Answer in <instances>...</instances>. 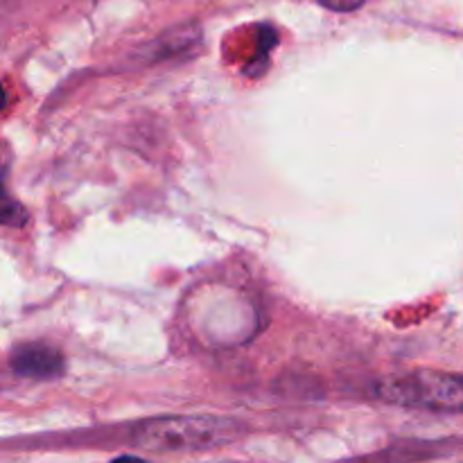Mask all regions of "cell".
I'll return each mask as SVG.
<instances>
[{
    "label": "cell",
    "instance_id": "1",
    "mask_svg": "<svg viewBox=\"0 0 463 463\" xmlns=\"http://www.w3.org/2000/svg\"><path fill=\"white\" fill-rule=\"evenodd\" d=\"M238 420L220 416H172L140 425L134 443L154 452H193L224 446L242 434Z\"/></svg>",
    "mask_w": 463,
    "mask_h": 463
},
{
    "label": "cell",
    "instance_id": "3",
    "mask_svg": "<svg viewBox=\"0 0 463 463\" xmlns=\"http://www.w3.org/2000/svg\"><path fill=\"white\" fill-rule=\"evenodd\" d=\"M9 364L14 373L30 380H52L63 373L61 353L43 344H27L16 348Z\"/></svg>",
    "mask_w": 463,
    "mask_h": 463
},
{
    "label": "cell",
    "instance_id": "2",
    "mask_svg": "<svg viewBox=\"0 0 463 463\" xmlns=\"http://www.w3.org/2000/svg\"><path fill=\"white\" fill-rule=\"evenodd\" d=\"M375 398L392 405L430 411H463V375L443 371H411L375 384Z\"/></svg>",
    "mask_w": 463,
    "mask_h": 463
},
{
    "label": "cell",
    "instance_id": "5",
    "mask_svg": "<svg viewBox=\"0 0 463 463\" xmlns=\"http://www.w3.org/2000/svg\"><path fill=\"white\" fill-rule=\"evenodd\" d=\"M111 463H147L145 459H140V457H131V455H125V457H118V459H113Z\"/></svg>",
    "mask_w": 463,
    "mask_h": 463
},
{
    "label": "cell",
    "instance_id": "4",
    "mask_svg": "<svg viewBox=\"0 0 463 463\" xmlns=\"http://www.w3.org/2000/svg\"><path fill=\"white\" fill-rule=\"evenodd\" d=\"M364 3L366 0H319V5H324L330 12H355Z\"/></svg>",
    "mask_w": 463,
    "mask_h": 463
}]
</instances>
